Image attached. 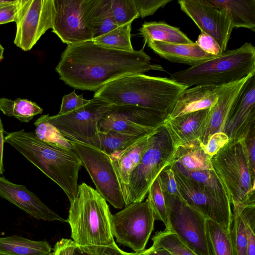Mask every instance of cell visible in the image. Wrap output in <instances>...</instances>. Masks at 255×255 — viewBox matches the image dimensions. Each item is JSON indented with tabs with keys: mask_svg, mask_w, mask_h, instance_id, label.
<instances>
[{
	"mask_svg": "<svg viewBox=\"0 0 255 255\" xmlns=\"http://www.w3.org/2000/svg\"><path fill=\"white\" fill-rule=\"evenodd\" d=\"M147 194L146 201L153 211L155 220L163 222L166 228L168 225L167 209L164 196L158 177L151 184Z\"/></svg>",
	"mask_w": 255,
	"mask_h": 255,
	"instance_id": "cell-36",
	"label": "cell"
},
{
	"mask_svg": "<svg viewBox=\"0 0 255 255\" xmlns=\"http://www.w3.org/2000/svg\"><path fill=\"white\" fill-rule=\"evenodd\" d=\"M167 117L164 113L150 109L111 105L99 121V130L146 136L160 127Z\"/></svg>",
	"mask_w": 255,
	"mask_h": 255,
	"instance_id": "cell-12",
	"label": "cell"
},
{
	"mask_svg": "<svg viewBox=\"0 0 255 255\" xmlns=\"http://www.w3.org/2000/svg\"><path fill=\"white\" fill-rule=\"evenodd\" d=\"M229 140V137L225 133L218 132L212 135L206 145L202 147L205 152L212 157L225 146Z\"/></svg>",
	"mask_w": 255,
	"mask_h": 255,
	"instance_id": "cell-44",
	"label": "cell"
},
{
	"mask_svg": "<svg viewBox=\"0 0 255 255\" xmlns=\"http://www.w3.org/2000/svg\"><path fill=\"white\" fill-rule=\"evenodd\" d=\"M209 109L164 121L163 126L168 132L175 149L189 141L200 140Z\"/></svg>",
	"mask_w": 255,
	"mask_h": 255,
	"instance_id": "cell-21",
	"label": "cell"
},
{
	"mask_svg": "<svg viewBox=\"0 0 255 255\" xmlns=\"http://www.w3.org/2000/svg\"><path fill=\"white\" fill-rule=\"evenodd\" d=\"M4 141L56 183L70 202L75 198L81 160L73 149L61 147L40 139L34 132L22 129L7 133Z\"/></svg>",
	"mask_w": 255,
	"mask_h": 255,
	"instance_id": "cell-2",
	"label": "cell"
},
{
	"mask_svg": "<svg viewBox=\"0 0 255 255\" xmlns=\"http://www.w3.org/2000/svg\"><path fill=\"white\" fill-rule=\"evenodd\" d=\"M155 248H164L172 255H197L171 231L165 229L156 232L152 238Z\"/></svg>",
	"mask_w": 255,
	"mask_h": 255,
	"instance_id": "cell-33",
	"label": "cell"
},
{
	"mask_svg": "<svg viewBox=\"0 0 255 255\" xmlns=\"http://www.w3.org/2000/svg\"><path fill=\"white\" fill-rule=\"evenodd\" d=\"M144 255H172L164 248H155L151 246L149 249L143 251Z\"/></svg>",
	"mask_w": 255,
	"mask_h": 255,
	"instance_id": "cell-49",
	"label": "cell"
},
{
	"mask_svg": "<svg viewBox=\"0 0 255 255\" xmlns=\"http://www.w3.org/2000/svg\"><path fill=\"white\" fill-rule=\"evenodd\" d=\"M54 255V253L53 252H51V253H50L49 255Z\"/></svg>",
	"mask_w": 255,
	"mask_h": 255,
	"instance_id": "cell-53",
	"label": "cell"
},
{
	"mask_svg": "<svg viewBox=\"0 0 255 255\" xmlns=\"http://www.w3.org/2000/svg\"><path fill=\"white\" fill-rule=\"evenodd\" d=\"M255 73V47L246 42L212 58L175 72L170 79L189 88L197 85H226Z\"/></svg>",
	"mask_w": 255,
	"mask_h": 255,
	"instance_id": "cell-5",
	"label": "cell"
},
{
	"mask_svg": "<svg viewBox=\"0 0 255 255\" xmlns=\"http://www.w3.org/2000/svg\"><path fill=\"white\" fill-rule=\"evenodd\" d=\"M0 196L37 220L67 222L46 205L26 186L15 184L0 176Z\"/></svg>",
	"mask_w": 255,
	"mask_h": 255,
	"instance_id": "cell-18",
	"label": "cell"
},
{
	"mask_svg": "<svg viewBox=\"0 0 255 255\" xmlns=\"http://www.w3.org/2000/svg\"><path fill=\"white\" fill-rule=\"evenodd\" d=\"M233 208L239 211L245 224L248 241L247 255H255V205Z\"/></svg>",
	"mask_w": 255,
	"mask_h": 255,
	"instance_id": "cell-38",
	"label": "cell"
},
{
	"mask_svg": "<svg viewBox=\"0 0 255 255\" xmlns=\"http://www.w3.org/2000/svg\"><path fill=\"white\" fill-rule=\"evenodd\" d=\"M163 194L168 220L165 229L174 233L197 255H212L207 233V219L183 198Z\"/></svg>",
	"mask_w": 255,
	"mask_h": 255,
	"instance_id": "cell-8",
	"label": "cell"
},
{
	"mask_svg": "<svg viewBox=\"0 0 255 255\" xmlns=\"http://www.w3.org/2000/svg\"><path fill=\"white\" fill-rule=\"evenodd\" d=\"M51 250L45 241H33L16 235L0 238V251L11 255H48Z\"/></svg>",
	"mask_w": 255,
	"mask_h": 255,
	"instance_id": "cell-28",
	"label": "cell"
},
{
	"mask_svg": "<svg viewBox=\"0 0 255 255\" xmlns=\"http://www.w3.org/2000/svg\"><path fill=\"white\" fill-rule=\"evenodd\" d=\"M181 9L196 24L201 32L212 37L222 53L226 50L233 29L232 22L224 11L206 0H180Z\"/></svg>",
	"mask_w": 255,
	"mask_h": 255,
	"instance_id": "cell-15",
	"label": "cell"
},
{
	"mask_svg": "<svg viewBox=\"0 0 255 255\" xmlns=\"http://www.w3.org/2000/svg\"><path fill=\"white\" fill-rule=\"evenodd\" d=\"M171 0H133L139 16L141 18L153 14L159 8L164 6Z\"/></svg>",
	"mask_w": 255,
	"mask_h": 255,
	"instance_id": "cell-42",
	"label": "cell"
},
{
	"mask_svg": "<svg viewBox=\"0 0 255 255\" xmlns=\"http://www.w3.org/2000/svg\"><path fill=\"white\" fill-rule=\"evenodd\" d=\"M126 255H144V254L142 251L141 252L127 253Z\"/></svg>",
	"mask_w": 255,
	"mask_h": 255,
	"instance_id": "cell-51",
	"label": "cell"
},
{
	"mask_svg": "<svg viewBox=\"0 0 255 255\" xmlns=\"http://www.w3.org/2000/svg\"><path fill=\"white\" fill-rule=\"evenodd\" d=\"M211 158L197 139L177 147L170 165L189 171L213 170Z\"/></svg>",
	"mask_w": 255,
	"mask_h": 255,
	"instance_id": "cell-25",
	"label": "cell"
},
{
	"mask_svg": "<svg viewBox=\"0 0 255 255\" xmlns=\"http://www.w3.org/2000/svg\"><path fill=\"white\" fill-rule=\"evenodd\" d=\"M207 233L212 255H235L231 231L207 220Z\"/></svg>",
	"mask_w": 255,
	"mask_h": 255,
	"instance_id": "cell-30",
	"label": "cell"
},
{
	"mask_svg": "<svg viewBox=\"0 0 255 255\" xmlns=\"http://www.w3.org/2000/svg\"><path fill=\"white\" fill-rule=\"evenodd\" d=\"M188 88L170 78L135 74L107 84L95 91L94 98L110 105L145 108L168 116L178 98Z\"/></svg>",
	"mask_w": 255,
	"mask_h": 255,
	"instance_id": "cell-3",
	"label": "cell"
},
{
	"mask_svg": "<svg viewBox=\"0 0 255 255\" xmlns=\"http://www.w3.org/2000/svg\"><path fill=\"white\" fill-rule=\"evenodd\" d=\"M20 0H0V24L15 21Z\"/></svg>",
	"mask_w": 255,
	"mask_h": 255,
	"instance_id": "cell-43",
	"label": "cell"
},
{
	"mask_svg": "<svg viewBox=\"0 0 255 255\" xmlns=\"http://www.w3.org/2000/svg\"><path fill=\"white\" fill-rule=\"evenodd\" d=\"M226 85H197L187 88L178 98L166 119L210 108Z\"/></svg>",
	"mask_w": 255,
	"mask_h": 255,
	"instance_id": "cell-20",
	"label": "cell"
},
{
	"mask_svg": "<svg viewBox=\"0 0 255 255\" xmlns=\"http://www.w3.org/2000/svg\"><path fill=\"white\" fill-rule=\"evenodd\" d=\"M231 235L235 255H247V236L245 224L239 211L232 208Z\"/></svg>",
	"mask_w": 255,
	"mask_h": 255,
	"instance_id": "cell-35",
	"label": "cell"
},
{
	"mask_svg": "<svg viewBox=\"0 0 255 255\" xmlns=\"http://www.w3.org/2000/svg\"><path fill=\"white\" fill-rule=\"evenodd\" d=\"M155 216L148 202L131 203L112 215V230L117 241L141 252L153 230Z\"/></svg>",
	"mask_w": 255,
	"mask_h": 255,
	"instance_id": "cell-10",
	"label": "cell"
},
{
	"mask_svg": "<svg viewBox=\"0 0 255 255\" xmlns=\"http://www.w3.org/2000/svg\"><path fill=\"white\" fill-rule=\"evenodd\" d=\"M60 80L75 89L96 91L119 78L150 70L164 71L152 64L144 48L132 52L112 49L93 40L69 44L55 68Z\"/></svg>",
	"mask_w": 255,
	"mask_h": 255,
	"instance_id": "cell-1",
	"label": "cell"
},
{
	"mask_svg": "<svg viewBox=\"0 0 255 255\" xmlns=\"http://www.w3.org/2000/svg\"><path fill=\"white\" fill-rule=\"evenodd\" d=\"M146 136L112 130H99L100 149L109 156L125 149Z\"/></svg>",
	"mask_w": 255,
	"mask_h": 255,
	"instance_id": "cell-31",
	"label": "cell"
},
{
	"mask_svg": "<svg viewBox=\"0 0 255 255\" xmlns=\"http://www.w3.org/2000/svg\"><path fill=\"white\" fill-rule=\"evenodd\" d=\"M84 18L93 39L118 27L113 16L111 0H85Z\"/></svg>",
	"mask_w": 255,
	"mask_h": 255,
	"instance_id": "cell-24",
	"label": "cell"
},
{
	"mask_svg": "<svg viewBox=\"0 0 255 255\" xmlns=\"http://www.w3.org/2000/svg\"><path fill=\"white\" fill-rule=\"evenodd\" d=\"M132 22L119 26L93 39L97 44L114 49L132 52L134 50L130 40Z\"/></svg>",
	"mask_w": 255,
	"mask_h": 255,
	"instance_id": "cell-32",
	"label": "cell"
},
{
	"mask_svg": "<svg viewBox=\"0 0 255 255\" xmlns=\"http://www.w3.org/2000/svg\"><path fill=\"white\" fill-rule=\"evenodd\" d=\"M53 17V0H20L14 21L15 45L25 51L31 49L52 28Z\"/></svg>",
	"mask_w": 255,
	"mask_h": 255,
	"instance_id": "cell-14",
	"label": "cell"
},
{
	"mask_svg": "<svg viewBox=\"0 0 255 255\" xmlns=\"http://www.w3.org/2000/svg\"><path fill=\"white\" fill-rule=\"evenodd\" d=\"M0 111L4 115L14 117L24 123L29 122L35 116L43 112L35 102L24 99L13 100L6 98H0Z\"/></svg>",
	"mask_w": 255,
	"mask_h": 255,
	"instance_id": "cell-29",
	"label": "cell"
},
{
	"mask_svg": "<svg viewBox=\"0 0 255 255\" xmlns=\"http://www.w3.org/2000/svg\"><path fill=\"white\" fill-rule=\"evenodd\" d=\"M112 215L107 202L96 189L85 183L80 184L70 202L67 219L73 241L79 246H108L116 243Z\"/></svg>",
	"mask_w": 255,
	"mask_h": 255,
	"instance_id": "cell-4",
	"label": "cell"
},
{
	"mask_svg": "<svg viewBox=\"0 0 255 255\" xmlns=\"http://www.w3.org/2000/svg\"><path fill=\"white\" fill-rule=\"evenodd\" d=\"M172 170L182 198L207 219L230 232L233 212L229 197L219 195L203 184Z\"/></svg>",
	"mask_w": 255,
	"mask_h": 255,
	"instance_id": "cell-11",
	"label": "cell"
},
{
	"mask_svg": "<svg viewBox=\"0 0 255 255\" xmlns=\"http://www.w3.org/2000/svg\"><path fill=\"white\" fill-rule=\"evenodd\" d=\"M4 129L1 119H0V175L4 171L3 163V152L4 142Z\"/></svg>",
	"mask_w": 255,
	"mask_h": 255,
	"instance_id": "cell-48",
	"label": "cell"
},
{
	"mask_svg": "<svg viewBox=\"0 0 255 255\" xmlns=\"http://www.w3.org/2000/svg\"><path fill=\"white\" fill-rule=\"evenodd\" d=\"M90 100L83 98L82 95H77L75 91L64 95L58 115H64L76 111L87 104Z\"/></svg>",
	"mask_w": 255,
	"mask_h": 255,
	"instance_id": "cell-41",
	"label": "cell"
},
{
	"mask_svg": "<svg viewBox=\"0 0 255 255\" xmlns=\"http://www.w3.org/2000/svg\"><path fill=\"white\" fill-rule=\"evenodd\" d=\"M85 0H53L52 32L64 43L73 44L93 40L84 18Z\"/></svg>",
	"mask_w": 255,
	"mask_h": 255,
	"instance_id": "cell-16",
	"label": "cell"
},
{
	"mask_svg": "<svg viewBox=\"0 0 255 255\" xmlns=\"http://www.w3.org/2000/svg\"><path fill=\"white\" fill-rule=\"evenodd\" d=\"M111 106L103 100L93 98L87 104L72 112L42 116L58 129L70 142L100 149L99 123Z\"/></svg>",
	"mask_w": 255,
	"mask_h": 255,
	"instance_id": "cell-9",
	"label": "cell"
},
{
	"mask_svg": "<svg viewBox=\"0 0 255 255\" xmlns=\"http://www.w3.org/2000/svg\"><path fill=\"white\" fill-rule=\"evenodd\" d=\"M34 125V133L40 139L61 147L73 149L71 142L42 116L35 122Z\"/></svg>",
	"mask_w": 255,
	"mask_h": 255,
	"instance_id": "cell-34",
	"label": "cell"
},
{
	"mask_svg": "<svg viewBox=\"0 0 255 255\" xmlns=\"http://www.w3.org/2000/svg\"><path fill=\"white\" fill-rule=\"evenodd\" d=\"M71 143L94 183L96 190L115 208L125 207L122 189L110 156L101 149L78 143Z\"/></svg>",
	"mask_w": 255,
	"mask_h": 255,
	"instance_id": "cell-13",
	"label": "cell"
},
{
	"mask_svg": "<svg viewBox=\"0 0 255 255\" xmlns=\"http://www.w3.org/2000/svg\"><path fill=\"white\" fill-rule=\"evenodd\" d=\"M76 246L72 240L62 239L56 243L53 252L54 255H73Z\"/></svg>",
	"mask_w": 255,
	"mask_h": 255,
	"instance_id": "cell-47",
	"label": "cell"
},
{
	"mask_svg": "<svg viewBox=\"0 0 255 255\" xmlns=\"http://www.w3.org/2000/svg\"><path fill=\"white\" fill-rule=\"evenodd\" d=\"M0 255H11L0 251Z\"/></svg>",
	"mask_w": 255,
	"mask_h": 255,
	"instance_id": "cell-52",
	"label": "cell"
},
{
	"mask_svg": "<svg viewBox=\"0 0 255 255\" xmlns=\"http://www.w3.org/2000/svg\"><path fill=\"white\" fill-rule=\"evenodd\" d=\"M111 7L118 27L132 22L139 17L133 0H111Z\"/></svg>",
	"mask_w": 255,
	"mask_h": 255,
	"instance_id": "cell-37",
	"label": "cell"
},
{
	"mask_svg": "<svg viewBox=\"0 0 255 255\" xmlns=\"http://www.w3.org/2000/svg\"><path fill=\"white\" fill-rule=\"evenodd\" d=\"M209 4L226 13L233 27L255 31V0H206Z\"/></svg>",
	"mask_w": 255,
	"mask_h": 255,
	"instance_id": "cell-26",
	"label": "cell"
},
{
	"mask_svg": "<svg viewBox=\"0 0 255 255\" xmlns=\"http://www.w3.org/2000/svg\"><path fill=\"white\" fill-rule=\"evenodd\" d=\"M152 134L138 140L125 149L110 156L122 189L124 201L127 196L129 177L148 147Z\"/></svg>",
	"mask_w": 255,
	"mask_h": 255,
	"instance_id": "cell-22",
	"label": "cell"
},
{
	"mask_svg": "<svg viewBox=\"0 0 255 255\" xmlns=\"http://www.w3.org/2000/svg\"><path fill=\"white\" fill-rule=\"evenodd\" d=\"M4 51V48L0 43V61H1L3 58Z\"/></svg>",
	"mask_w": 255,
	"mask_h": 255,
	"instance_id": "cell-50",
	"label": "cell"
},
{
	"mask_svg": "<svg viewBox=\"0 0 255 255\" xmlns=\"http://www.w3.org/2000/svg\"><path fill=\"white\" fill-rule=\"evenodd\" d=\"M175 150L162 125L151 135L148 147L129 177L125 206L143 201L160 172L172 163Z\"/></svg>",
	"mask_w": 255,
	"mask_h": 255,
	"instance_id": "cell-7",
	"label": "cell"
},
{
	"mask_svg": "<svg viewBox=\"0 0 255 255\" xmlns=\"http://www.w3.org/2000/svg\"><path fill=\"white\" fill-rule=\"evenodd\" d=\"M241 140L249 167L253 172H255V127Z\"/></svg>",
	"mask_w": 255,
	"mask_h": 255,
	"instance_id": "cell-45",
	"label": "cell"
},
{
	"mask_svg": "<svg viewBox=\"0 0 255 255\" xmlns=\"http://www.w3.org/2000/svg\"><path fill=\"white\" fill-rule=\"evenodd\" d=\"M255 73L228 84L221 91L216 103L209 109L204 123L200 141L202 145L207 143L213 134L223 132L225 123L236 98L248 79Z\"/></svg>",
	"mask_w": 255,
	"mask_h": 255,
	"instance_id": "cell-19",
	"label": "cell"
},
{
	"mask_svg": "<svg viewBox=\"0 0 255 255\" xmlns=\"http://www.w3.org/2000/svg\"><path fill=\"white\" fill-rule=\"evenodd\" d=\"M145 43L159 41L168 43L190 44L193 42L179 28L163 22H146L139 28Z\"/></svg>",
	"mask_w": 255,
	"mask_h": 255,
	"instance_id": "cell-27",
	"label": "cell"
},
{
	"mask_svg": "<svg viewBox=\"0 0 255 255\" xmlns=\"http://www.w3.org/2000/svg\"><path fill=\"white\" fill-rule=\"evenodd\" d=\"M205 52L217 56L222 53L221 49L217 41L211 36L201 32L195 42Z\"/></svg>",
	"mask_w": 255,
	"mask_h": 255,
	"instance_id": "cell-46",
	"label": "cell"
},
{
	"mask_svg": "<svg viewBox=\"0 0 255 255\" xmlns=\"http://www.w3.org/2000/svg\"><path fill=\"white\" fill-rule=\"evenodd\" d=\"M156 54L170 62L190 66L215 56L202 50L195 43H168L159 41L147 43Z\"/></svg>",
	"mask_w": 255,
	"mask_h": 255,
	"instance_id": "cell-23",
	"label": "cell"
},
{
	"mask_svg": "<svg viewBox=\"0 0 255 255\" xmlns=\"http://www.w3.org/2000/svg\"><path fill=\"white\" fill-rule=\"evenodd\" d=\"M211 161L232 207L255 205V172L249 167L241 140H229Z\"/></svg>",
	"mask_w": 255,
	"mask_h": 255,
	"instance_id": "cell-6",
	"label": "cell"
},
{
	"mask_svg": "<svg viewBox=\"0 0 255 255\" xmlns=\"http://www.w3.org/2000/svg\"><path fill=\"white\" fill-rule=\"evenodd\" d=\"M255 127V74L246 82L233 104L223 132L229 140L243 139Z\"/></svg>",
	"mask_w": 255,
	"mask_h": 255,
	"instance_id": "cell-17",
	"label": "cell"
},
{
	"mask_svg": "<svg viewBox=\"0 0 255 255\" xmlns=\"http://www.w3.org/2000/svg\"><path fill=\"white\" fill-rule=\"evenodd\" d=\"M157 177L163 193L182 198L178 189L174 173L170 165L163 169Z\"/></svg>",
	"mask_w": 255,
	"mask_h": 255,
	"instance_id": "cell-40",
	"label": "cell"
},
{
	"mask_svg": "<svg viewBox=\"0 0 255 255\" xmlns=\"http://www.w3.org/2000/svg\"><path fill=\"white\" fill-rule=\"evenodd\" d=\"M115 243L108 246H79L76 245L73 255H126Z\"/></svg>",
	"mask_w": 255,
	"mask_h": 255,
	"instance_id": "cell-39",
	"label": "cell"
}]
</instances>
